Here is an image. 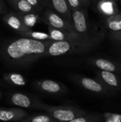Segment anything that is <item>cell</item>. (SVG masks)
I'll use <instances>...</instances> for the list:
<instances>
[{
  "instance_id": "f546056e",
  "label": "cell",
  "mask_w": 121,
  "mask_h": 122,
  "mask_svg": "<svg viewBox=\"0 0 121 122\" xmlns=\"http://www.w3.org/2000/svg\"><path fill=\"white\" fill-rule=\"evenodd\" d=\"M1 92H0V98H1Z\"/></svg>"
},
{
  "instance_id": "f1b7e54d",
  "label": "cell",
  "mask_w": 121,
  "mask_h": 122,
  "mask_svg": "<svg viewBox=\"0 0 121 122\" xmlns=\"http://www.w3.org/2000/svg\"><path fill=\"white\" fill-rule=\"evenodd\" d=\"M9 1H11V2L13 3V2H14V1H16V0H9Z\"/></svg>"
},
{
  "instance_id": "603a6c76",
  "label": "cell",
  "mask_w": 121,
  "mask_h": 122,
  "mask_svg": "<svg viewBox=\"0 0 121 122\" xmlns=\"http://www.w3.org/2000/svg\"><path fill=\"white\" fill-rule=\"evenodd\" d=\"M71 9V10L81 9L82 6V4L80 0H66Z\"/></svg>"
},
{
  "instance_id": "7402d4cb",
  "label": "cell",
  "mask_w": 121,
  "mask_h": 122,
  "mask_svg": "<svg viewBox=\"0 0 121 122\" xmlns=\"http://www.w3.org/2000/svg\"><path fill=\"white\" fill-rule=\"evenodd\" d=\"M103 119L106 122H121V115L113 113H105L103 115Z\"/></svg>"
},
{
  "instance_id": "d6986e66",
  "label": "cell",
  "mask_w": 121,
  "mask_h": 122,
  "mask_svg": "<svg viewBox=\"0 0 121 122\" xmlns=\"http://www.w3.org/2000/svg\"><path fill=\"white\" fill-rule=\"evenodd\" d=\"M103 120V115L100 114H86L84 116L77 117L67 122H101Z\"/></svg>"
},
{
  "instance_id": "e0dca14e",
  "label": "cell",
  "mask_w": 121,
  "mask_h": 122,
  "mask_svg": "<svg viewBox=\"0 0 121 122\" xmlns=\"http://www.w3.org/2000/svg\"><path fill=\"white\" fill-rule=\"evenodd\" d=\"M4 80L11 84L15 86H24L26 84V80L24 76L16 73H8L4 75Z\"/></svg>"
},
{
  "instance_id": "7a4b0ae2",
  "label": "cell",
  "mask_w": 121,
  "mask_h": 122,
  "mask_svg": "<svg viewBox=\"0 0 121 122\" xmlns=\"http://www.w3.org/2000/svg\"><path fill=\"white\" fill-rule=\"evenodd\" d=\"M97 44H78L68 41H52L46 51V56H58L71 54H83L90 51Z\"/></svg>"
},
{
  "instance_id": "5bb4252c",
  "label": "cell",
  "mask_w": 121,
  "mask_h": 122,
  "mask_svg": "<svg viewBox=\"0 0 121 122\" xmlns=\"http://www.w3.org/2000/svg\"><path fill=\"white\" fill-rule=\"evenodd\" d=\"M105 25L111 32L121 31V12L107 17L105 20Z\"/></svg>"
},
{
  "instance_id": "3957f363",
  "label": "cell",
  "mask_w": 121,
  "mask_h": 122,
  "mask_svg": "<svg viewBox=\"0 0 121 122\" xmlns=\"http://www.w3.org/2000/svg\"><path fill=\"white\" fill-rule=\"evenodd\" d=\"M42 108L46 112L48 115L58 122H69L87 114L85 111L73 107H53L44 105Z\"/></svg>"
},
{
  "instance_id": "d4e9b609",
  "label": "cell",
  "mask_w": 121,
  "mask_h": 122,
  "mask_svg": "<svg viewBox=\"0 0 121 122\" xmlns=\"http://www.w3.org/2000/svg\"><path fill=\"white\" fill-rule=\"evenodd\" d=\"M36 10V11H39L41 9V4L39 0H26Z\"/></svg>"
},
{
  "instance_id": "ac0fdd59",
  "label": "cell",
  "mask_w": 121,
  "mask_h": 122,
  "mask_svg": "<svg viewBox=\"0 0 121 122\" xmlns=\"http://www.w3.org/2000/svg\"><path fill=\"white\" fill-rule=\"evenodd\" d=\"M21 36H23L24 37L30 38L39 41H51L48 34L37 31H32V29L23 34Z\"/></svg>"
},
{
  "instance_id": "83f0119b",
  "label": "cell",
  "mask_w": 121,
  "mask_h": 122,
  "mask_svg": "<svg viewBox=\"0 0 121 122\" xmlns=\"http://www.w3.org/2000/svg\"><path fill=\"white\" fill-rule=\"evenodd\" d=\"M111 1H114V2H116V3H117V1H118V0H111Z\"/></svg>"
},
{
  "instance_id": "4316f807",
  "label": "cell",
  "mask_w": 121,
  "mask_h": 122,
  "mask_svg": "<svg viewBox=\"0 0 121 122\" xmlns=\"http://www.w3.org/2000/svg\"><path fill=\"white\" fill-rule=\"evenodd\" d=\"M80 1L82 4V6H88L90 4L91 0H80Z\"/></svg>"
},
{
  "instance_id": "8fae6325",
  "label": "cell",
  "mask_w": 121,
  "mask_h": 122,
  "mask_svg": "<svg viewBox=\"0 0 121 122\" xmlns=\"http://www.w3.org/2000/svg\"><path fill=\"white\" fill-rule=\"evenodd\" d=\"M36 84L39 89L48 94H61L66 91V87L63 84L52 80H40L36 81Z\"/></svg>"
},
{
  "instance_id": "cb8c5ba5",
  "label": "cell",
  "mask_w": 121,
  "mask_h": 122,
  "mask_svg": "<svg viewBox=\"0 0 121 122\" xmlns=\"http://www.w3.org/2000/svg\"><path fill=\"white\" fill-rule=\"evenodd\" d=\"M110 36L113 41L121 45V31L116 32H111Z\"/></svg>"
},
{
  "instance_id": "9c48e42d",
  "label": "cell",
  "mask_w": 121,
  "mask_h": 122,
  "mask_svg": "<svg viewBox=\"0 0 121 122\" xmlns=\"http://www.w3.org/2000/svg\"><path fill=\"white\" fill-rule=\"evenodd\" d=\"M4 21L12 29L16 31L19 35L30 31L31 29L26 26L21 16L18 13L9 12L3 16Z\"/></svg>"
},
{
  "instance_id": "6da1fadb",
  "label": "cell",
  "mask_w": 121,
  "mask_h": 122,
  "mask_svg": "<svg viewBox=\"0 0 121 122\" xmlns=\"http://www.w3.org/2000/svg\"><path fill=\"white\" fill-rule=\"evenodd\" d=\"M53 41H39L22 37L6 44L1 54L4 60L13 65L26 66L46 56L49 45Z\"/></svg>"
},
{
  "instance_id": "5b68a950",
  "label": "cell",
  "mask_w": 121,
  "mask_h": 122,
  "mask_svg": "<svg viewBox=\"0 0 121 122\" xmlns=\"http://www.w3.org/2000/svg\"><path fill=\"white\" fill-rule=\"evenodd\" d=\"M44 20L48 26L65 32H76L73 24L67 22L65 19L50 9L45 10Z\"/></svg>"
},
{
  "instance_id": "ba28073f",
  "label": "cell",
  "mask_w": 121,
  "mask_h": 122,
  "mask_svg": "<svg viewBox=\"0 0 121 122\" xmlns=\"http://www.w3.org/2000/svg\"><path fill=\"white\" fill-rule=\"evenodd\" d=\"M89 63L98 69V70L106 71L121 76V60L110 59L105 58H91Z\"/></svg>"
},
{
  "instance_id": "4fadbf2b",
  "label": "cell",
  "mask_w": 121,
  "mask_h": 122,
  "mask_svg": "<svg viewBox=\"0 0 121 122\" xmlns=\"http://www.w3.org/2000/svg\"><path fill=\"white\" fill-rule=\"evenodd\" d=\"M97 8L98 11L106 18L120 12L117 3L111 0H99Z\"/></svg>"
},
{
  "instance_id": "2e32d148",
  "label": "cell",
  "mask_w": 121,
  "mask_h": 122,
  "mask_svg": "<svg viewBox=\"0 0 121 122\" xmlns=\"http://www.w3.org/2000/svg\"><path fill=\"white\" fill-rule=\"evenodd\" d=\"M11 102L18 107L29 108L32 105L31 99L26 95L21 93H15L11 97Z\"/></svg>"
},
{
  "instance_id": "ffe728a7",
  "label": "cell",
  "mask_w": 121,
  "mask_h": 122,
  "mask_svg": "<svg viewBox=\"0 0 121 122\" xmlns=\"http://www.w3.org/2000/svg\"><path fill=\"white\" fill-rule=\"evenodd\" d=\"M19 122H58L48 114H40L26 117Z\"/></svg>"
},
{
  "instance_id": "9a60e30c",
  "label": "cell",
  "mask_w": 121,
  "mask_h": 122,
  "mask_svg": "<svg viewBox=\"0 0 121 122\" xmlns=\"http://www.w3.org/2000/svg\"><path fill=\"white\" fill-rule=\"evenodd\" d=\"M12 6L18 14L21 15L36 13V10L26 0H16L12 3Z\"/></svg>"
},
{
  "instance_id": "30bf717a",
  "label": "cell",
  "mask_w": 121,
  "mask_h": 122,
  "mask_svg": "<svg viewBox=\"0 0 121 122\" xmlns=\"http://www.w3.org/2000/svg\"><path fill=\"white\" fill-rule=\"evenodd\" d=\"M46 5L49 6L55 13L65 19L67 22L73 24L71 11L66 0H44Z\"/></svg>"
},
{
  "instance_id": "4dcf8cb0",
  "label": "cell",
  "mask_w": 121,
  "mask_h": 122,
  "mask_svg": "<svg viewBox=\"0 0 121 122\" xmlns=\"http://www.w3.org/2000/svg\"><path fill=\"white\" fill-rule=\"evenodd\" d=\"M120 1H121V0H120Z\"/></svg>"
},
{
  "instance_id": "484cf974",
  "label": "cell",
  "mask_w": 121,
  "mask_h": 122,
  "mask_svg": "<svg viewBox=\"0 0 121 122\" xmlns=\"http://www.w3.org/2000/svg\"><path fill=\"white\" fill-rule=\"evenodd\" d=\"M7 7L3 0H0V16L7 14Z\"/></svg>"
},
{
  "instance_id": "7c38bea8",
  "label": "cell",
  "mask_w": 121,
  "mask_h": 122,
  "mask_svg": "<svg viewBox=\"0 0 121 122\" xmlns=\"http://www.w3.org/2000/svg\"><path fill=\"white\" fill-rule=\"evenodd\" d=\"M28 116L26 112L19 108L0 109V121L5 122H19Z\"/></svg>"
},
{
  "instance_id": "44dd1931",
  "label": "cell",
  "mask_w": 121,
  "mask_h": 122,
  "mask_svg": "<svg viewBox=\"0 0 121 122\" xmlns=\"http://www.w3.org/2000/svg\"><path fill=\"white\" fill-rule=\"evenodd\" d=\"M20 15L25 25L30 29H32V27L37 23L39 17L36 13H31V14H24V15L20 14Z\"/></svg>"
},
{
  "instance_id": "8992f818",
  "label": "cell",
  "mask_w": 121,
  "mask_h": 122,
  "mask_svg": "<svg viewBox=\"0 0 121 122\" xmlns=\"http://www.w3.org/2000/svg\"><path fill=\"white\" fill-rule=\"evenodd\" d=\"M96 74L97 80L112 93L116 94L121 91V76L101 70H98Z\"/></svg>"
},
{
  "instance_id": "277c9868",
  "label": "cell",
  "mask_w": 121,
  "mask_h": 122,
  "mask_svg": "<svg viewBox=\"0 0 121 122\" xmlns=\"http://www.w3.org/2000/svg\"><path fill=\"white\" fill-rule=\"evenodd\" d=\"M71 11V17L75 31L83 39L88 41H99L98 39L92 37L89 33V26L87 20L86 12L81 9Z\"/></svg>"
},
{
  "instance_id": "52a82bcc",
  "label": "cell",
  "mask_w": 121,
  "mask_h": 122,
  "mask_svg": "<svg viewBox=\"0 0 121 122\" xmlns=\"http://www.w3.org/2000/svg\"><path fill=\"white\" fill-rule=\"evenodd\" d=\"M76 81L83 89H85L86 90L90 92L98 94L103 96H106V97L113 95V93H112L111 91L106 89L98 80H95L85 76H78L76 77Z\"/></svg>"
}]
</instances>
